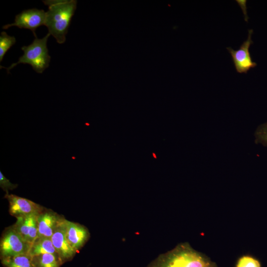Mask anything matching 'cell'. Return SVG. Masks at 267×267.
<instances>
[{"instance_id": "cell-1", "label": "cell", "mask_w": 267, "mask_h": 267, "mask_svg": "<svg viewBox=\"0 0 267 267\" xmlns=\"http://www.w3.org/2000/svg\"><path fill=\"white\" fill-rule=\"evenodd\" d=\"M146 267H218V266L208 257L185 242L161 254Z\"/></svg>"}, {"instance_id": "cell-2", "label": "cell", "mask_w": 267, "mask_h": 267, "mask_svg": "<svg viewBox=\"0 0 267 267\" xmlns=\"http://www.w3.org/2000/svg\"><path fill=\"white\" fill-rule=\"evenodd\" d=\"M48 6L46 12L45 26L48 33L56 39L59 44L66 41L72 16L77 8V1L75 0H43Z\"/></svg>"}, {"instance_id": "cell-3", "label": "cell", "mask_w": 267, "mask_h": 267, "mask_svg": "<svg viewBox=\"0 0 267 267\" xmlns=\"http://www.w3.org/2000/svg\"><path fill=\"white\" fill-rule=\"evenodd\" d=\"M50 34H47L42 39L35 37L33 43L28 46H23L21 49L24 51L22 56L19 58L18 61L10 65L8 67L0 66L6 69L7 73L10 70L20 63L29 64L38 73L43 72L49 66L50 56L48 53L47 41Z\"/></svg>"}, {"instance_id": "cell-4", "label": "cell", "mask_w": 267, "mask_h": 267, "mask_svg": "<svg viewBox=\"0 0 267 267\" xmlns=\"http://www.w3.org/2000/svg\"><path fill=\"white\" fill-rule=\"evenodd\" d=\"M30 244L13 228L8 229L0 241V253L5 257L28 254Z\"/></svg>"}, {"instance_id": "cell-5", "label": "cell", "mask_w": 267, "mask_h": 267, "mask_svg": "<svg viewBox=\"0 0 267 267\" xmlns=\"http://www.w3.org/2000/svg\"><path fill=\"white\" fill-rule=\"evenodd\" d=\"M253 33L252 29L248 31L247 40L243 42L238 49L234 50L230 47L226 48L238 73L246 74L250 69L257 66L256 63L253 61L249 51V48L253 43L251 39Z\"/></svg>"}, {"instance_id": "cell-6", "label": "cell", "mask_w": 267, "mask_h": 267, "mask_svg": "<svg viewBox=\"0 0 267 267\" xmlns=\"http://www.w3.org/2000/svg\"><path fill=\"white\" fill-rule=\"evenodd\" d=\"M45 18L46 12L43 9L33 8L25 10L15 16L14 23L4 25L2 29H7L12 26L27 29L31 30L36 37L35 31L39 27L45 25Z\"/></svg>"}, {"instance_id": "cell-7", "label": "cell", "mask_w": 267, "mask_h": 267, "mask_svg": "<svg viewBox=\"0 0 267 267\" xmlns=\"http://www.w3.org/2000/svg\"><path fill=\"white\" fill-rule=\"evenodd\" d=\"M4 197L9 203V213L16 217L31 215H39L43 211L42 207L31 200L14 194L6 193Z\"/></svg>"}, {"instance_id": "cell-8", "label": "cell", "mask_w": 267, "mask_h": 267, "mask_svg": "<svg viewBox=\"0 0 267 267\" xmlns=\"http://www.w3.org/2000/svg\"><path fill=\"white\" fill-rule=\"evenodd\" d=\"M51 240L58 255L62 259H69L76 252L67 238L64 219L61 218L60 220L53 231Z\"/></svg>"}, {"instance_id": "cell-9", "label": "cell", "mask_w": 267, "mask_h": 267, "mask_svg": "<svg viewBox=\"0 0 267 267\" xmlns=\"http://www.w3.org/2000/svg\"><path fill=\"white\" fill-rule=\"evenodd\" d=\"M38 215H31L16 217V222L13 227L30 245L38 238Z\"/></svg>"}, {"instance_id": "cell-10", "label": "cell", "mask_w": 267, "mask_h": 267, "mask_svg": "<svg viewBox=\"0 0 267 267\" xmlns=\"http://www.w3.org/2000/svg\"><path fill=\"white\" fill-rule=\"evenodd\" d=\"M65 226L68 241L71 246L77 251L89 238V231L84 226L66 220Z\"/></svg>"}, {"instance_id": "cell-11", "label": "cell", "mask_w": 267, "mask_h": 267, "mask_svg": "<svg viewBox=\"0 0 267 267\" xmlns=\"http://www.w3.org/2000/svg\"><path fill=\"white\" fill-rule=\"evenodd\" d=\"M61 219V218L54 213L49 212L41 213L37 217L38 237L51 238Z\"/></svg>"}, {"instance_id": "cell-12", "label": "cell", "mask_w": 267, "mask_h": 267, "mask_svg": "<svg viewBox=\"0 0 267 267\" xmlns=\"http://www.w3.org/2000/svg\"><path fill=\"white\" fill-rule=\"evenodd\" d=\"M46 253L57 254L51 238L38 237L31 244L28 252L31 257Z\"/></svg>"}, {"instance_id": "cell-13", "label": "cell", "mask_w": 267, "mask_h": 267, "mask_svg": "<svg viewBox=\"0 0 267 267\" xmlns=\"http://www.w3.org/2000/svg\"><path fill=\"white\" fill-rule=\"evenodd\" d=\"M2 263L6 267H36L27 254L3 258Z\"/></svg>"}, {"instance_id": "cell-14", "label": "cell", "mask_w": 267, "mask_h": 267, "mask_svg": "<svg viewBox=\"0 0 267 267\" xmlns=\"http://www.w3.org/2000/svg\"><path fill=\"white\" fill-rule=\"evenodd\" d=\"M36 267H58L59 264L55 254L46 253L32 257Z\"/></svg>"}, {"instance_id": "cell-15", "label": "cell", "mask_w": 267, "mask_h": 267, "mask_svg": "<svg viewBox=\"0 0 267 267\" xmlns=\"http://www.w3.org/2000/svg\"><path fill=\"white\" fill-rule=\"evenodd\" d=\"M16 43V39L13 36H10L2 31L0 36V61L1 62L4 55L8 50Z\"/></svg>"}, {"instance_id": "cell-16", "label": "cell", "mask_w": 267, "mask_h": 267, "mask_svg": "<svg viewBox=\"0 0 267 267\" xmlns=\"http://www.w3.org/2000/svg\"><path fill=\"white\" fill-rule=\"evenodd\" d=\"M235 267H262L260 261L249 255L240 256L237 260Z\"/></svg>"}, {"instance_id": "cell-17", "label": "cell", "mask_w": 267, "mask_h": 267, "mask_svg": "<svg viewBox=\"0 0 267 267\" xmlns=\"http://www.w3.org/2000/svg\"><path fill=\"white\" fill-rule=\"evenodd\" d=\"M256 144H261L267 147V122L258 127L255 132Z\"/></svg>"}, {"instance_id": "cell-18", "label": "cell", "mask_w": 267, "mask_h": 267, "mask_svg": "<svg viewBox=\"0 0 267 267\" xmlns=\"http://www.w3.org/2000/svg\"><path fill=\"white\" fill-rule=\"evenodd\" d=\"M18 186L17 184L12 183L0 171V186L6 193H8V190H13Z\"/></svg>"}]
</instances>
